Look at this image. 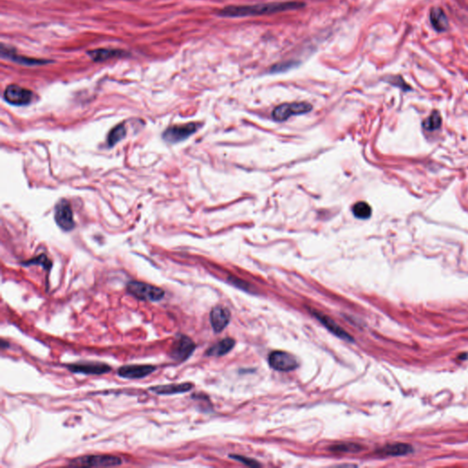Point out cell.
<instances>
[{
  "label": "cell",
  "instance_id": "obj_1",
  "mask_svg": "<svg viewBox=\"0 0 468 468\" xmlns=\"http://www.w3.org/2000/svg\"><path fill=\"white\" fill-rule=\"evenodd\" d=\"M304 6L303 2L286 1L261 3L256 5L228 6L218 11V16L224 18H244L274 14L284 11L294 10Z\"/></svg>",
  "mask_w": 468,
  "mask_h": 468
},
{
  "label": "cell",
  "instance_id": "obj_2",
  "mask_svg": "<svg viewBox=\"0 0 468 468\" xmlns=\"http://www.w3.org/2000/svg\"><path fill=\"white\" fill-rule=\"evenodd\" d=\"M126 290L130 294L141 301L158 302L165 296V291L162 288L138 281L128 282Z\"/></svg>",
  "mask_w": 468,
  "mask_h": 468
},
{
  "label": "cell",
  "instance_id": "obj_3",
  "mask_svg": "<svg viewBox=\"0 0 468 468\" xmlns=\"http://www.w3.org/2000/svg\"><path fill=\"white\" fill-rule=\"evenodd\" d=\"M122 464V459L109 454H96V456H84L74 458L70 461L69 466H88V468H106V466H117Z\"/></svg>",
  "mask_w": 468,
  "mask_h": 468
},
{
  "label": "cell",
  "instance_id": "obj_4",
  "mask_svg": "<svg viewBox=\"0 0 468 468\" xmlns=\"http://www.w3.org/2000/svg\"><path fill=\"white\" fill-rule=\"evenodd\" d=\"M196 348V345L190 338L188 336H176L170 350V356L176 362H182L186 360Z\"/></svg>",
  "mask_w": 468,
  "mask_h": 468
},
{
  "label": "cell",
  "instance_id": "obj_5",
  "mask_svg": "<svg viewBox=\"0 0 468 468\" xmlns=\"http://www.w3.org/2000/svg\"><path fill=\"white\" fill-rule=\"evenodd\" d=\"M311 110H312V106L306 102L282 104L272 111V116L276 121L281 122V121H286L288 118L294 116L304 114L306 112H310Z\"/></svg>",
  "mask_w": 468,
  "mask_h": 468
},
{
  "label": "cell",
  "instance_id": "obj_6",
  "mask_svg": "<svg viewBox=\"0 0 468 468\" xmlns=\"http://www.w3.org/2000/svg\"><path fill=\"white\" fill-rule=\"evenodd\" d=\"M65 367L67 368L70 372L84 375H102L106 374L112 370V368L106 363L97 362H76L66 364Z\"/></svg>",
  "mask_w": 468,
  "mask_h": 468
},
{
  "label": "cell",
  "instance_id": "obj_7",
  "mask_svg": "<svg viewBox=\"0 0 468 468\" xmlns=\"http://www.w3.org/2000/svg\"><path fill=\"white\" fill-rule=\"evenodd\" d=\"M268 360L270 367L279 372H290L299 366L298 358L284 351H274L270 354Z\"/></svg>",
  "mask_w": 468,
  "mask_h": 468
},
{
  "label": "cell",
  "instance_id": "obj_8",
  "mask_svg": "<svg viewBox=\"0 0 468 468\" xmlns=\"http://www.w3.org/2000/svg\"><path fill=\"white\" fill-rule=\"evenodd\" d=\"M200 124L197 122H190L186 124L174 126L168 128L163 134V138L168 143H178L190 138L198 130Z\"/></svg>",
  "mask_w": 468,
  "mask_h": 468
},
{
  "label": "cell",
  "instance_id": "obj_9",
  "mask_svg": "<svg viewBox=\"0 0 468 468\" xmlns=\"http://www.w3.org/2000/svg\"><path fill=\"white\" fill-rule=\"evenodd\" d=\"M33 98L32 90L16 84H10L6 88L4 99L12 106H22L30 104Z\"/></svg>",
  "mask_w": 468,
  "mask_h": 468
},
{
  "label": "cell",
  "instance_id": "obj_10",
  "mask_svg": "<svg viewBox=\"0 0 468 468\" xmlns=\"http://www.w3.org/2000/svg\"><path fill=\"white\" fill-rule=\"evenodd\" d=\"M156 367L153 365H144V364H134V365H126L122 366L117 370V375L122 378L128 380H139V378H146L150 374L154 372Z\"/></svg>",
  "mask_w": 468,
  "mask_h": 468
},
{
  "label": "cell",
  "instance_id": "obj_11",
  "mask_svg": "<svg viewBox=\"0 0 468 468\" xmlns=\"http://www.w3.org/2000/svg\"><path fill=\"white\" fill-rule=\"evenodd\" d=\"M55 220L64 230L70 232L74 228V214L70 205L67 200H62L57 204L55 210Z\"/></svg>",
  "mask_w": 468,
  "mask_h": 468
},
{
  "label": "cell",
  "instance_id": "obj_12",
  "mask_svg": "<svg viewBox=\"0 0 468 468\" xmlns=\"http://www.w3.org/2000/svg\"><path fill=\"white\" fill-rule=\"evenodd\" d=\"M310 312L312 313L314 318H316L318 320H320L321 324H324V326L330 330L331 333H333L338 338H340L341 340H344L350 341V342L354 341V340L352 338V336L348 332H346L345 330L341 328L340 326L336 324L334 320H331L330 316H328L326 314H322V313H320V311H316L314 309H311Z\"/></svg>",
  "mask_w": 468,
  "mask_h": 468
},
{
  "label": "cell",
  "instance_id": "obj_13",
  "mask_svg": "<svg viewBox=\"0 0 468 468\" xmlns=\"http://www.w3.org/2000/svg\"><path fill=\"white\" fill-rule=\"evenodd\" d=\"M230 320V314L229 310L220 306L213 308L210 314V324L216 333L222 332L229 324Z\"/></svg>",
  "mask_w": 468,
  "mask_h": 468
},
{
  "label": "cell",
  "instance_id": "obj_14",
  "mask_svg": "<svg viewBox=\"0 0 468 468\" xmlns=\"http://www.w3.org/2000/svg\"><path fill=\"white\" fill-rule=\"evenodd\" d=\"M193 388V384L190 382L171 383L166 385H158L148 388L150 392L158 395H173V394H185Z\"/></svg>",
  "mask_w": 468,
  "mask_h": 468
},
{
  "label": "cell",
  "instance_id": "obj_15",
  "mask_svg": "<svg viewBox=\"0 0 468 468\" xmlns=\"http://www.w3.org/2000/svg\"><path fill=\"white\" fill-rule=\"evenodd\" d=\"M1 56L2 58L10 60L16 64H23V65H42V64H50V60H40V58H28L22 55H18L15 50H11L8 47H6L4 44L1 45Z\"/></svg>",
  "mask_w": 468,
  "mask_h": 468
},
{
  "label": "cell",
  "instance_id": "obj_16",
  "mask_svg": "<svg viewBox=\"0 0 468 468\" xmlns=\"http://www.w3.org/2000/svg\"><path fill=\"white\" fill-rule=\"evenodd\" d=\"M87 54L94 62H100L111 58L122 57L126 55V52L116 48H96L94 50H90Z\"/></svg>",
  "mask_w": 468,
  "mask_h": 468
},
{
  "label": "cell",
  "instance_id": "obj_17",
  "mask_svg": "<svg viewBox=\"0 0 468 468\" xmlns=\"http://www.w3.org/2000/svg\"><path fill=\"white\" fill-rule=\"evenodd\" d=\"M430 22L432 28L438 32L447 30L449 23L446 15L441 8H432L430 12Z\"/></svg>",
  "mask_w": 468,
  "mask_h": 468
},
{
  "label": "cell",
  "instance_id": "obj_18",
  "mask_svg": "<svg viewBox=\"0 0 468 468\" xmlns=\"http://www.w3.org/2000/svg\"><path fill=\"white\" fill-rule=\"evenodd\" d=\"M235 341L232 338H225L220 341L217 344L213 345L208 350L206 354L208 356H224L225 354L229 353L230 351L234 348Z\"/></svg>",
  "mask_w": 468,
  "mask_h": 468
},
{
  "label": "cell",
  "instance_id": "obj_19",
  "mask_svg": "<svg viewBox=\"0 0 468 468\" xmlns=\"http://www.w3.org/2000/svg\"><path fill=\"white\" fill-rule=\"evenodd\" d=\"M412 451V446L407 444H402V442H397V444H388L382 448L378 452L382 454L385 456H404Z\"/></svg>",
  "mask_w": 468,
  "mask_h": 468
},
{
  "label": "cell",
  "instance_id": "obj_20",
  "mask_svg": "<svg viewBox=\"0 0 468 468\" xmlns=\"http://www.w3.org/2000/svg\"><path fill=\"white\" fill-rule=\"evenodd\" d=\"M126 128L124 124H118L117 126L112 129V131L109 134V136H108V139H107L108 146H114V144L118 143L119 141H121L126 136Z\"/></svg>",
  "mask_w": 468,
  "mask_h": 468
},
{
  "label": "cell",
  "instance_id": "obj_21",
  "mask_svg": "<svg viewBox=\"0 0 468 468\" xmlns=\"http://www.w3.org/2000/svg\"><path fill=\"white\" fill-rule=\"evenodd\" d=\"M352 212L356 218L366 220L372 216V207L367 202H360L353 206Z\"/></svg>",
  "mask_w": 468,
  "mask_h": 468
},
{
  "label": "cell",
  "instance_id": "obj_22",
  "mask_svg": "<svg viewBox=\"0 0 468 468\" xmlns=\"http://www.w3.org/2000/svg\"><path fill=\"white\" fill-rule=\"evenodd\" d=\"M442 117L440 112L434 111L430 114L424 122H422V126L427 131H436L441 128Z\"/></svg>",
  "mask_w": 468,
  "mask_h": 468
},
{
  "label": "cell",
  "instance_id": "obj_23",
  "mask_svg": "<svg viewBox=\"0 0 468 468\" xmlns=\"http://www.w3.org/2000/svg\"><path fill=\"white\" fill-rule=\"evenodd\" d=\"M330 450L334 452H358L362 451V447L356 444L346 442V444H340L338 446H332L330 447Z\"/></svg>",
  "mask_w": 468,
  "mask_h": 468
},
{
  "label": "cell",
  "instance_id": "obj_24",
  "mask_svg": "<svg viewBox=\"0 0 468 468\" xmlns=\"http://www.w3.org/2000/svg\"><path fill=\"white\" fill-rule=\"evenodd\" d=\"M387 82H390V84L397 86V87H399L402 90H410V87L405 82L404 80L400 76H390L387 78Z\"/></svg>",
  "mask_w": 468,
  "mask_h": 468
},
{
  "label": "cell",
  "instance_id": "obj_25",
  "mask_svg": "<svg viewBox=\"0 0 468 468\" xmlns=\"http://www.w3.org/2000/svg\"><path fill=\"white\" fill-rule=\"evenodd\" d=\"M42 264V266L44 267V268H47V269H50V267L52 266V262L48 261V258L46 257V256H40V257H38L37 259H33L32 261H28V262H25L24 264Z\"/></svg>",
  "mask_w": 468,
  "mask_h": 468
},
{
  "label": "cell",
  "instance_id": "obj_26",
  "mask_svg": "<svg viewBox=\"0 0 468 468\" xmlns=\"http://www.w3.org/2000/svg\"><path fill=\"white\" fill-rule=\"evenodd\" d=\"M294 65H296V62H286V64H276V65H274V67L272 68V72H286L288 70L291 69Z\"/></svg>",
  "mask_w": 468,
  "mask_h": 468
},
{
  "label": "cell",
  "instance_id": "obj_27",
  "mask_svg": "<svg viewBox=\"0 0 468 468\" xmlns=\"http://www.w3.org/2000/svg\"><path fill=\"white\" fill-rule=\"evenodd\" d=\"M232 458H234L236 460H238L239 462H242V463L245 464L246 466H260L261 464L259 463H257L254 460L252 459H249V458H244V456H230Z\"/></svg>",
  "mask_w": 468,
  "mask_h": 468
},
{
  "label": "cell",
  "instance_id": "obj_28",
  "mask_svg": "<svg viewBox=\"0 0 468 468\" xmlns=\"http://www.w3.org/2000/svg\"><path fill=\"white\" fill-rule=\"evenodd\" d=\"M6 346H8V343H6L4 340H1V348L4 350Z\"/></svg>",
  "mask_w": 468,
  "mask_h": 468
}]
</instances>
